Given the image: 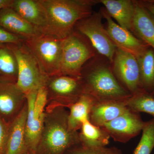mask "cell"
Returning <instances> with one entry per match:
<instances>
[{"mask_svg": "<svg viewBox=\"0 0 154 154\" xmlns=\"http://www.w3.org/2000/svg\"><path fill=\"white\" fill-rule=\"evenodd\" d=\"M44 11L46 27L44 34L62 39L74 30L77 22L90 16L96 0H38Z\"/></svg>", "mask_w": 154, "mask_h": 154, "instance_id": "1", "label": "cell"}, {"mask_svg": "<svg viewBox=\"0 0 154 154\" xmlns=\"http://www.w3.org/2000/svg\"><path fill=\"white\" fill-rule=\"evenodd\" d=\"M66 107L46 105L43 127L35 152L36 154H64L81 143L79 133L70 129Z\"/></svg>", "mask_w": 154, "mask_h": 154, "instance_id": "2", "label": "cell"}, {"mask_svg": "<svg viewBox=\"0 0 154 154\" xmlns=\"http://www.w3.org/2000/svg\"><path fill=\"white\" fill-rule=\"evenodd\" d=\"M80 78L84 94L97 101H125L132 96L116 78L110 62L99 54H97L85 65Z\"/></svg>", "mask_w": 154, "mask_h": 154, "instance_id": "3", "label": "cell"}, {"mask_svg": "<svg viewBox=\"0 0 154 154\" xmlns=\"http://www.w3.org/2000/svg\"><path fill=\"white\" fill-rule=\"evenodd\" d=\"M96 53L88 38L74 30L62 40L60 75L81 77L85 65Z\"/></svg>", "mask_w": 154, "mask_h": 154, "instance_id": "4", "label": "cell"}, {"mask_svg": "<svg viewBox=\"0 0 154 154\" xmlns=\"http://www.w3.org/2000/svg\"><path fill=\"white\" fill-rule=\"evenodd\" d=\"M17 59L18 78L16 85L25 93L38 91L46 84L48 76L42 70L38 61L25 42L8 44Z\"/></svg>", "mask_w": 154, "mask_h": 154, "instance_id": "5", "label": "cell"}, {"mask_svg": "<svg viewBox=\"0 0 154 154\" xmlns=\"http://www.w3.org/2000/svg\"><path fill=\"white\" fill-rule=\"evenodd\" d=\"M62 40L44 33L25 39V44L48 77L60 75Z\"/></svg>", "mask_w": 154, "mask_h": 154, "instance_id": "6", "label": "cell"}, {"mask_svg": "<svg viewBox=\"0 0 154 154\" xmlns=\"http://www.w3.org/2000/svg\"><path fill=\"white\" fill-rule=\"evenodd\" d=\"M102 18L101 11L93 12L77 22L74 30L85 36L98 54L107 58L111 63L116 47L103 26Z\"/></svg>", "mask_w": 154, "mask_h": 154, "instance_id": "7", "label": "cell"}, {"mask_svg": "<svg viewBox=\"0 0 154 154\" xmlns=\"http://www.w3.org/2000/svg\"><path fill=\"white\" fill-rule=\"evenodd\" d=\"M45 87L47 92L46 105L69 108L84 94L80 77L62 75L48 76Z\"/></svg>", "mask_w": 154, "mask_h": 154, "instance_id": "8", "label": "cell"}, {"mask_svg": "<svg viewBox=\"0 0 154 154\" xmlns=\"http://www.w3.org/2000/svg\"><path fill=\"white\" fill-rule=\"evenodd\" d=\"M28 113L25 123V138L28 149L35 151L42 130L47 104V92L42 87L26 94Z\"/></svg>", "mask_w": 154, "mask_h": 154, "instance_id": "9", "label": "cell"}, {"mask_svg": "<svg viewBox=\"0 0 154 154\" xmlns=\"http://www.w3.org/2000/svg\"><path fill=\"white\" fill-rule=\"evenodd\" d=\"M111 65L118 82L132 96L143 90L138 62L135 56L116 48Z\"/></svg>", "mask_w": 154, "mask_h": 154, "instance_id": "10", "label": "cell"}, {"mask_svg": "<svg viewBox=\"0 0 154 154\" xmlns=\"http://www.w3.org/2000/svg\"><path fill=\"white\" fill-rule=\"evenodd\" d=\"M145 123L140 113L128 107L124 113L101 127L115 141L126 143L142 131Z\"/></svg>", "mask_w": 154, "mask_h": 154, "instance_id": "11", "label": "cell"}, {"mask_svg": "<svg viewBox=\"0 0 154 154\" xmlns=\"http://www.w3.org/2000/svg\"><path fill=\"white\" fill-rule=\"evenodd\" d=\"M107 22L108 36L116 48L129 53L137 58L140 56L149 46L138 38L131 31L116 23L105 8L100 10Z\"/></svg>", "mask_w": 154, "mask_h": 154, "instance_id": "12", "label": "cell"}, {"mask_svg": "<svg viewBox=\"0 0 154 154\" xmlns=\"http://www.w3.org/2000/svg\"><path fill=\"white\" fill-rule=\"evenodd\" d=\"M26 103V94L16 84L0 82V116L7 122L19 115Z\"/></svg>", "mask_w": 154, "mask_h": 154, "instance_id": "13", "label": "cell"}, {"mask_svg": "<svg viewBox=\"0 0 154 154\" xmlns=\"http://www.w3.org/2000/svg\"><path fill=\"white\" fill-rule=\"evenodd\" d=\"M134 3L131 32L154 50V16L140 1H134Z\"/></svg>", "mask_w": 154, "mask_h": 154, "instance_id": "14", "label": "cell"}, {"mask_svg": "<svg viewBox=\"0 0 154 154\" xmlns=\"http://www.w3.org/2000/svg\"><path fill=\"white\" fill-rule=\"evenodd\" d=\"M128 100H96L89 115V121L101 127L124 113L128 109Z\"/></svg>", "mask_w": 154, "mask_h": 154, "instance_id": "15", "label": "cell"}, {"mask_svg": "<svg viewBox=\"0 0 154 154\" xmlns=\"http://www.w3.org/2000/svg\"><path fill=\"white\" fill-rule=\"evenodd\" d=\"M27 113L26 103L23 110L10 123L5 154H24L28 149L25 138Z\"/></svg>", "mask_w": 154, "mask_h": 154, "instance_id": "16", "label": "cell"}, {"mask_svg": "<svg viewBox=\"0 0 154 154\" xmlns=\"http://www.w3.org/2000/svg\"><path fill=\"white\" fill-rule=\"evenodd\" d=\"M0 27L25 39L42 33L10 7L0 10Z\"/></svg>", "mask_w": 154, "mask_h": 154, "instance_id": "17", "label": "cell"}, {"mask_svg": "<svg viewBox=\"0 0 154 154\" xmlns=\"http://www.w3.org/2000/svg\"><path fill=\"white\" fill-rule=\"evenodd\" d=\"M11 8L42 33L46 27V20L38 0H14Z\"/></svg>", "mask_w": 154, "mask_h": 154, "instance_id": "18", "label": "cell"}, {"mask_svg": "<svg viewBox=\"0 0 154 154\" xmlns=\"http://www.w3.org/2000/svg\"><path fill=\"white\" fill-rule=\"evenodd\" d=\"M110 17L122 28L131 32L134 13V1L100 0Z\"/></svg>", "mask_w": 154, "mask_h": 154, "instance_id": "19", "label": "cell"}, {"mask_svg": "<svg viewBox=\"0 0 154 154\" xmlns=\"http://www.w3.org/2000/svg\"><path fill=\"white\" fill-rule=\"evenodd\" d=\"M96 101L92 96L83 94L76 102L69 107L68 124L70 129L78 131L83 123L89 120L91 109Z\"/></svg>", "mask_w": 154, "mask_h": 154, "instance_id": "20", "label": "cell"}, {"mask_svg": "<svg viewBox=\"0 0 154 154\" xmlns=\"http://www.w3.org/2000/svg\"><path fill=\"white\" fill-rule=\"evenodd\" d=\"M81 144L86 146H106L109 143L110 136L100 127L96 126L87 120L80 129Z\"/></svg>", "mask_w": 154, "mask_h": 154, "instance_id": "21", "label": "cell"}, {"mask_svg": "<svg viewBox=\"0 0 154 154\" xmlns=\"http://www.w3.org/2000/svg\"><path fill=\"white\" fill-rule=\"evenodd\" d=\"M18 64L8 45H0V82L17 83Z\"/></svg>", "mask_w": 154, "mask_h": 154, "instance_id": "22", "label": "cell"}, {"mask_svg": "<svg viewBox=\"0 0 154 154\" xmlns=\"http://www.w3.org/2000/svg\"><path fill=\"white\" fill-rule=\"evenodd\" d=\"M137 59L142 88L151 94L154 91V50L149 47Z\"/></svg>", "mask_w": 154, "mask_h": 154, "instance_id": "23", "label": "cell"}, {"mask_svg": "<svg viewBox=\"0 0 154 154\" xmlns=\"http://www.w3.org/2000/svg\"><path fill=\"white\" fill-rule=\"evenodd\" d=\"M127 107L137 113H148L154 119V97L144 90L132 95L127 101Z\"/></svg>", "mask_w": 154, "mask_h": 154, "instance_id": "24", "label": "cell"}, {"mask_svg": "<svg viewBox=\"0 0 154 154\" xmlns=\"http://www.w3.org/2000/svg\"><path fill=\"white\" fill-rule=\"evenodd\" d=\"M142 135L133 154H151L154 148V119L146 122Z\"/></svg>", "mask_w": 154, "mask_h": 154, "instance_id": "25", "label": "cell"}, {"mask_svg": "<svg viewBox=\"0 0 154 154\" xmlns=\"http://www.w3.org/2000/svg\"><path fill=\"white\" fill-rule=\"evenodd\" d=\"M64 154H124L115 146H86L81 143L72 147Z\"/></svg>", "mask_w": 154, "mask_h": 154, "instance_id": "26", "label": "cell"}, {"mask_svg": "<svg viewBox=\"0 0 154 154\" xmlns=\"http://www.w3.org/2000/svg\"><path fill=\"white\" fill-rule=\"evenodd\" d=\"M25 39L0 27V45L21 44L25 42Z\"/></svg>", "mask_w": 154, "mask_h": 154, "instance_id": "27", "label": "cell"}, {"mask_svg": "<svg viewBox=\"0 0 154 154\" xmlns=\"http://www.w3.org/2000/svg\"><path fill=\"white\" fill-rule=\"evenodd\" d=\"M10 123L0 116V154L5 151Z\"/></svg>", "mask_w": 154, "mask_h": 154, "instance_id": "28", "label": "cell"}, {"mask_svg": "<svg viewBox=\"0 0 154 154\" xmlns=\"http://www.w3.org/2000/svg\"><path fill=\"white\" fill-rule=\"evenodd\" d=\"M140 1L144 7L147 9L154 16V4L149 2L148 0Z\"/></svg>", "mask_w": 154, "mask_h": 154, "instance_id": "29", "label": "cell"}, {"mask_svg": "<svg viewBox=\"0 0 154 154\" xmlns=\"http://www.w3.org/2000/svg\"><path fill=\"white\" fill-rule=\"evenodd\" d=\"M14 0H0V10L6 8H11Z\"/></svg>", "mask_w": 154, "mask_h": 154, "instance_id": "30", "label": "cell"}, {"mask_svg": "<svg viewBox=\"0 0 154 154\" xmlns=\"http://www.w3.org/2000/svg\"><path fill=\"white\" fill-rule=\"evenodd\" d=\"M24 154H36L35 151L33 150L28 149Z\"/></svg>", "mask_w": 154, "mask_h": 154, "instance_id": "31", "label": "cell"}, {"mask_svg": "<svg viewBox=\"0 0 154 154\" xmlns=\"http://www.w3.org/2000/svg\"><path fill=\"white\" fill-rule=\"evenodd\" d=\"M150 94H151L152 96L153 97H154V91Z\"/></svg>", "mask_w": 154, "mask_h": 154, "instance_id": "32", "label": "cell"}]
</instances>
